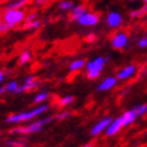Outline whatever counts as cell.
Masks as SVG:
<instances>
[{
	"instance_id": "obj_1",
	"label": "cell",
	"mask_w": 147,
	"mask_h": 147,
	"mask_svg": "<svg viewBox=\"0 0 147 147\" xmlns=\"http://www.w3.org/2000/svg\"><path fill=\"white\" fill-rule=\"evenodd\" d=\"M50 109V105L48 104H41L38 107H35L30 111L27 112H21V113H15V115H11L6 118V123H21V122H27L30 119H34L35 117L42 115L45 111Z\"/></svg>"
},
{
	"instance_id": "obj_2",
	"label": "cell",
	"mask_w": 147,
	"mask_h": 147,
	"mask_svg": "<svg viewBox=\"0 0 147 147\" xmlns=\"http://www.w3.org/2000/svg\"><path fill=\"white\" fill-rule=\"evenodd\" d=\"M54 119V117H46L39 121L32 122L30 124H28L27 127H17L15 129H12L10 133L11 134H20V135H29V134H34L41 131L42 128H44L46 124H48L50 122H52Z\"/></svg>"
},
{
	"instance_id": "obj_3",
	"label": "cell",
	"mask_w": 147,
	"mask_h": 147,
	"mask_svg": "<svg viewBox=\"0 0 147 147\" xmlns=\"http://www.w3.org/2000/svg\"><path fill=\"white\" fill-rule=\"evenodd\" d=\"M109 62V58L106 57H95L94 59L89 60L86 64V70H87V77L90 80H95L100 76L101 71L104 70V66Z\"/></svg>"
},
{
	"instance_id": "obj_4",
	"label": "cell",
	"mask_w": 147,
	"mask_h": 147,
	"mask_svg": "<svg viewBox=\"0 0 147 147\" xmlns=\"http://www.w3.org/2000/svg\"><path fill=\"white\" fill-rule=\"evenodd\" d=\"M26 12L23 10H17V9H6L3 13V20L6 26H9L10 29L18 26L21 22L26 20Z\"/></svg>"
},
{
	"instance_id": "obj_5",
	"label": "cell",
	"mask_w": 147,
	"mask_h": 147,
	"mask_svg": "<svg viewBox=\"0 0 147 147\" xmlns=\"http://www.w3.org/2000/svg\"><path fill=\"white\" fill-rule=\"evenodd\" d=\"M99 21H100L99 15L94 13V12L87 11L84 15H82L80 17L76 22H77L78 26H81V27H94L99 23Z\"/></svg>"
},
{
	"instance_id": "obj_6",
	"label": "cell",
	"mask_w": 147,
	"mask_h": 147,
	"mask_svg": "<svg viewBox=\"0 0 147 147\" xmlns=\"http://www.w3.org/2000/svg\"><path fill=\"white\" fill-rule=\"evenodd\" d=\"M105 22L107 24V27H110L111 29H117L123 23V16L117 11H110L106 15Z\"/></svg>"
},
{
	"instance_id": "obj_7",
	"label": "cell",
	"mask_w": 147,
	"mask_h": 147,
	"mask_svg": "<svg viewBox=\"0 0 147 147\" xmlns=\"http://www.w3.org/2000/svg\"><path fill=\"white\" fill-rule=\"evenodd\" d=\"M129 38L124 32H118L113 35V38L111 40V45L115 50H123V48L128 45Z\"/></svg>"
},
{
	"instance_id": "obj_8",
	"label": "cell",
	"mask_w": 147,
	"mask_h": 147,
	"mask_svg": "<svg viewBox=\"0 0 147 147\" xmlns=\"http://www.w3.org/2000/svg\"><path fill=\"white\" fill-rule=\"evenodd\" d=\"M112 121H113V119H112L111 117H104V118H101L93 128H92L90 135H92V136H98L100 133H102L104 130L107 129V127L110 125V123H111Z\"/></svg>"
},
{
	"instance_id": "obj_9",
	"label": "cell",
	"mask_w": 147,
	"mask_h": 147,
	"mask_svg": "<svg viewBox=\"0 0 147 147\" xmlns=\"http://www.w3.org/2000/svg\"><path fill=\"white\" fill-rule=\"evenodd\" d=\"M123 121H122V117H118L117 119H113L111 123H110V125L107 127V129L105 130L106 131V135L107 136H113L116 135L122 128H123Z\"/></svg>"
},
{
	"instance_id": "obj_10",
	"label": "cell",
	"mask_w": 147,
	"mask_h": 147,
	"mask_svg": "<svg viewBox=\"0 0 147 147\" xmlns=\"http://www.w3.org/2000/svg\"><path fill=\"white\" fill-rule=\"evenodd\" d=\"M116 84H117V77L110 76V77H106L104 81H101L99 84H98L96 90L98 92H106V90L112 89Z\"/></svg>"
},
{
	"instance_id": "obj_11",
	"label": "cell",
	"mask_w": 147,
	"mask_h": 147,
	"mask_svg": "<svg viewBox=\"0 0 147 147\" xmlns=\"http://www.w3.org/2000/svg\"><path fill=\"white\" fill-rule=\"evenodd\" d=\"M136 72V66L135 65H127L125 68H123L121 71H118L117 74V80H119V81H125V80L130 78Z\"/></svg>"
},
{
	"instance_id": "obj_12",
	"label": "cell",
	"mask_w": 147,
	"mask_h": 147,
	"mask_svg": "<svg viewBox=\"0 0 147 147\" xmlns=\"http://www.w3.org/2000/svg\"><path fill=\"white\" fill-rule=\"evenodd\" d=\"M121 117H122V121H123V125L127 127V125H130L133 122L138 118V116L134 110H129V111H125Z\"/></svg>"
},
{
	"instance_id": "obj_13",
	"label": "cell",
	"mask_w": 147,
	"mask_h": 147,
	"mask_svg": "<svg viewBox=\"0 0 147 147\" xmlns=\"http://www.w3.org/2000/svg\"><path fill=\"white\" fill-rule=\"evenodd\" d=\"M70 12H71V20L77 21L82 15H84L86 12H87V9H86V6H83V5H75Z\"/></svg>"
},
{
	"instance_id": "obj_14",
	"label": "cell",
	"mask_w": 147,
	"mask_h": 147,
	"mask_svg": "<svg viewBox=\"0 0 147 147\" xmlns=\"http://www.w3.org/2000/svg\"><path fill=\"white\" fill-rule=\"evenodd\" d=\"M28 3H29V0H10V1L6 4V9H17V10H21L26 5H28Z\"/></svg>"
},
{
	"instance_id": "obj_15",
	"label": "cell",
	"mask_w": 147,
	"mask_h": 147,
	"mask_svg": "<svg viewBox=\"0 0 147 147\" xmlns=\"http://www.w3.org/2000/svg\"><path fill=\"white\" fill-rule=\"evenodd\" d=\"M38 86H39V82L38 81H34V82H30V83H27V82H24L22 86H20L17 89L16 93H23V92H32L34 90L35 88H38Z\"/></svg>"
},
{
	"instance_id": "obj_16",
	"label": "cell",
	"mask_w": 147,
	"mask_h": 147,
	"mask_svg": "<svg viewBox=\"0 0 147 147\" xmlns=\"http://www.w3.org/2000/svg\"><path fill=\"white\" fill-rule=\"evenodd\" d=\"M86 64L87 63H86L84 59H76V60H74V62H71V64L69 65V69H70V71H78L82 68H84Z\"/></svg>"
},
{
	"instance_id": "obj_17",
	"label": "cell",
	"mask_w": 147,
	"mask_h": 147,
	"mask_svg": "<svg viewBox=\"0 0 147 147\" xmlns=\"http://www.w3.org/2000/svg\"><path fill=\"white\" fill-rule=\"evenodd\" d=\"M74 6H75V4L71 0H62L58 4V7L60 11H71L74 9Z\"/></svg>"
},
{
	"instance_id": "obj_18",
	"label": "cell",
	"mask_w": 147,
	"mask_h": 147,
	"mask_svg": "<svg viewBox=\"0 0 147 147\" xmlns=\"http://www.w3.org/2000/svg\"><path fill=\"white\" fill-rule=\"evenodd\" d=\"M48 98H50V93H48V92H46V90L40 92V93L34 98V104L41 105V104H42V102H45V101L48 99Z\"/></svg>"
},
{
	"instance_id": "obj_19",
	"label": "cell",
	"mask_w": 147,
	"mask_h": 147,
	"mask_svg": "<svg viewBox=\"0 0 147 147\" xmlns=\"http://www.w3.org/2000/svg\"><path fill=\"white\" fill-rule=\"evenodd\" d=\"M147 13V4H145V6H142L141 9L139 10H133L129 12V16L131 18H139V17H142Z\"/></svg>"
},
{
	"instance_id": "obj_20",
	"label": "cell",
	"mask_w": 147,
	"mask_h": 147,
	"mask_svg": "<svg viewBox=\"0 0 147 147\" xmlns=\"http://www.w3.org/2000/svg\"><path fill=\"white\" fill-rule=\"evenodd\" d=\"M30 59H32V53L29 51H23L21 54H20V58H18V63L21 65L23 64H27L30 62Z\"/></svg>"
},
{
	"instance_id": "obj_21",
	"label": "cell",
	"mask_w": 147,
	"mask_h": 147,
	"mask_svg": "<svg viewBox=\"0 0 147 147\" xmlns=\"http://www.w3.org/2000/svg\"><path fill=\"white\" fill-rule=\"evenodd\" d=\"M18 87H20V86H18V82L15 81V80H12V81H10L5 86V89H6V92H9V93H16Z\"/></svg>"
},
{
	"instance_id": "obj_22",
	"label": "cell",
	"mask_w": 147,
	"mask_h": 147,
	"mask_svg": "<svg viewBox=\"0 0 147 147\" xmlns=\"http://www.w3.org/2000/svg\"><path fill=\"white\" fill-rule=\"evenodd\" d=\"M133 110L135 111L138 117H141V116H144V115L147 113V104H141V105H138V106L134 107Z\"/></svg>"
},
{
	"instance_id": "obj_23",
	"label": "cell",
	"mask_w": 147,
	"mask_h": 147,
	"mask_svg": "<svg viewBox=\"0 0 147 147\" xmlns=\"http://www.w3.org/2000/svg\"><path fill=\"white\" fill-rule=\"evenodd\" d=\"M72 101H74V96L72 95H66V96H63L62 99L58 101V105L62 106V107H65V106H69Z\"/></svg>"
},
{
	"instance_id": "obj_24",
	"label": "cell",
	"mask_w": 147,
	"mask_h": 147,
	"mask_svg": "<svg viewBox=\"0 0 147 147\" xmlns=\"http://www.w3.org/2000/svg\"><path fill=\"white\" fill-rule=\"evenodd\" d=\"M24 145H26L24 140H9V141H6V146L9 147H21Z\"/></svg>"
},
{
	"instance_id": "obj_25",
	"label": "cell",
	"mask_w": 147,
	"mask_h": 147,
	"mask_svg": "<svg viewBox=\"0 0 147 147\" xmlns=\"http://www.w3.org/2000/svg\"><path fill=\"white\" fill-rule=\"evenodd\" d=\"M41 26V21L39 20H35L33 22H29L24 24V29H38Z\"/></svg>"
},
{
	"instance_id": "obj_26",
	"label": "cell",
	"mask_w": 147,
	"mask_h": 147,
	"mask_svg": "<svg viewBox=\"0 0 147 147\" xmlns=\"http://www.w3.org/2000/svg\"><path fill=\"white\" fill-rule=\"evenodd\" d=\"M70 116H71V112H68V111H63V112H59L57 116H54V119H56V121H63V119L69 118Z\"/></svg>"
},
{
	"instance_id": "obj_27",
	"label": "cell",
	"mask_w": 147,
	"mask_h": 147,
	"mask_svg": "<svg viewBox=\"0 0 147 147\" xmlns=\"http://www.w3.org/2000/svg\"><path fill=\"white\" fill-rule=\"evenodd\" d=\"M138 47L139 48H147V36H142L138 40Z\"/></svg>"
},
{
	"instance_id": "obj_28",
	"label": "cell",
	"mask_w": 147,
	"mask_h": 147,
	"mask_svg": "<svg viewBox=\"0 0 147 147\" xmlns=\"http://www.w3.org/2000/svg\"><path fill=\"white\" fill-rule=\"evenodd\" d=\"M35 20H38V12H33V13L28 15L24 21H26V23H29V22H33Z\"/></svg>"
},
{
	"instance_id": "obj_29",
	"label": "cell",
	"mask_w": 147,
	"mask_h": 147,
	"mask_svg": "<svg viewBox=\"0 0 147 147\" xmlns=\"http://www.w3.org/2000/svg\"><path fill=\"white\" fill-rule=\"evenodd\" d=\"M9 29H10V27H9V26H6L5 23H3V24H1V27H0V34L6 33V32H7Z\"/></svg>"
},
{
	"instance_id": "obj_30",
	"label": "cell",
	"mask_w": 147,
	"mask_h": 147,
	"mask_svg": "<svg viewBox=\"0 0 147 147\" xmlns=\"http://www.w3.org/2000/svg\"><path fill=\"white\" fill-rule=\"evenodd\" d=\"M95 39H96V36L94 34H90V35H88L87 38H86V40H87L88 42H93V41H95Z\"/></svg>"
},
{
	"instance_id": "obj_31",
	"label": "cell",
	"mask_w": 147,
	"mask_h": 147,
	"mask_svg": "<svg viewBox=\"0 0 147 147\" xmlns=\"http://www.w3.org/2000/svg\"><path fill=\"white\" fill-rule=\"evenodd\" d=\"M47 1H48V0H35V4L36 5H44Z\"/></svg>"
},
{
	"instance_id": "obj_32",
	"label": "cell",
	"mask_w": 147,
	"mask_h": 147,
	"mask_svg": "<svg viewBox=\"0 0 147 147\" xmlns=\"http://www.w3.org/2000/svg\"><path fill=\"white\" fill-rule=\"evenodd\" d=\"M5 92H6L5 86H4V87H3V86H0V95H3V94L5 93Z\"/></svg>"
},
{
	"instance_id": "obj_33",
	"label": "cell",
	"mask_w": 147,
	"mask_h": 147,
	"mask_svg": "<svg viewBox=\"0 0 147 147\" xmlns=\"http://www.w3.org/2000/svg\"><path fill=\"white\" fill-rule=\"evenodd\" d=\"M3 81H4V72L0 70V84L3 83Z\"/></svg>"
},
{
	"instance_id": "obj_34",
	"label": "cell",
	"mask_w": 147,
	"mask_h": 147,
	"mask_svg": "<svg viewBox=\"0 0 147 147\" xmlns=\"http://www.w3.org/2000/svg\"><path fill=\"white\" fill-rule=\"evenodd\" d=\"M4 23V20H3V15H1V12H0V27H1V24Z\"/></svg>"
},
{
	"instance_id": "obj_35",
	"label": "cell",
	"mask_w": 147,
	"mask_h": 147,
	"mask_svg": "<svg viewBox=\"0 0 147 147\" xmlns=\"http://www.w3.org/2000/svg\"><path fill=\"white\" fill-rule=\"evenodd\" d=\"M83 147H93V145H92V144H87V145H84Z\"/></svg>"
},
{
	"instance_id": "obj_36",
	"label": "cell",
	"mask_w": 147,
	"mask_h": 147,
	"mask_svg": "<svg viewBox=\"0 0 147 147\" xmlns=\"http://www.w3.org/2000/svg\"><path fill=\"white\" fill-rule=\"evenodd\" d=\"M142 1H144L145 4H147V0H142Z\"/></svg>"
},
{
	"instance_id": "obj_37",
	"label": "cell",
	"mask_w": 147,
	"mask_h": 147,
	"mask_svg": "<svg viewBox=\"0 0 147 147\" xmlns=\"http://www.w3.org/2000/svg\"><path fill=\"white\" fill-rule=\"evenodd\" d=\"M129 1H131V3H133V1H136V0H129Z\"/></svg>"
},
{
	"instance_id": "obj_38",
	"label": "cell",
	"mask_w": 147,
	"mask_h": 147,
	"mask_svg": "<svg viewBox=\"0 0 147 147\" xmlns=\"http://www.w3.org/2000/svg\"><path fill=\"white\" fill-rule=\"evenodd\" d=\"M21 147H27V146H26V145H24V146H21Z\"/></svg>"
}]
</instances>
